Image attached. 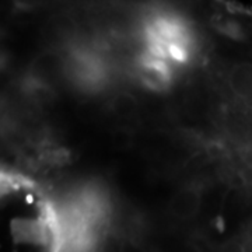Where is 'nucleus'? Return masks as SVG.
Wrapping results in <instances>:
<instances>
[{"instance_id": "1", "label": "nucleus", "mask_w": 252, "mask_h": 252, "mask_svg": "<svg viewBox=\"0 0 252 252\" xmlns=\"http://www.w3.org/2000/svg\"><path fill=\"white\" fill-rule=\"evenodd\" d=\"M69 73V59L58 51H45L31 63L28 84L32 90L48 91Z\"/></svg>"}, {"instance_id": "2", "label": "nucleus", "mask_w": 252, "mask_h": 252, "mask_svg": "<svg viewBox=\"0 0 252 252\" xmlns=\"http://www.w3.org/2000/svg\"><path fill=\"white\" fill-rule=\"evenodd\" d=\"M202 187L196 184H188L181 187L170 199L168 210L172 217L181 221L193 220L202 207Z\"/></svg>"}, {"instance_id": "3", "label": "nucleus", "mask_w": 252, "mask_h": 252, "mask_svg": "<svg viewBox=\"0 0 252 252\" xmlns=\"http://www.w3.org/2000/svg\"><path fill=\"white\" fill-rule=\"evenodd\" d=\"M228 89L237 98L245 99L251 94V70L247 64H237L227 76Z\"/></svg>"}, {"instance_id": "4", "label": "nucleus", "mask_w": 252, "mask_h": 252, "mask_svg": "<svg viewBox=\"0 0 252 252\" xmlns=\"http://www.w3.org/2000/svg\"><path fill=\"white\" fill-rule=\"evenodd\" d=\"M111 107L117 115L126 118L135 114L137 109V102L130 94L125 93V94H119L118 97H115Z\"/></svg>"}, {"instance_id": "5", "label": "nucleus", "mask_w": 252, "mask_h": 252, "mask_svg": "<svg viewBox=\"0 0 252 252\" xmlns=\"http://www.w3.org/2000/svg\"><path fill=\"white\" fill-rule=\"evenodd\" d=\"M1 121H3V114H1V108H0V125H1Z\"/></svg>"}]
</instances>
